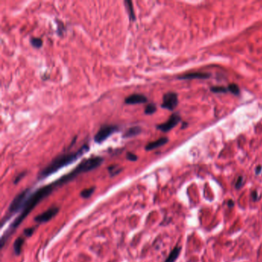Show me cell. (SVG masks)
<instances>
[{"label": "cell", "mask_w": 262, "mask_h": 262, "mask_svg": "<svg viewBox=\"0 0 262 262\" xmlns=\"http://www.w3.org/2000/svg\"><path fill=\"white\" fill-rule=\"evenodd\" d=\"M59 210V208H57V207H52V208H50L47 211H44L43 213L35 217V221H36L38 224L46 223L47 221H50L52 218H54L58 214Z\"/></svg>", "instance_id": "obj_7"}, {"label": "cell", "mask_w": 262, "mask_h": 262, "mask_svg": "<svg viewBox=\"0 0 262 262\" xmlns=\"http://www.w3.org/2000/svg\"><path fill=\"white\" fill-rule=\"evenodd\" d=\"M181 121V117L178 114H173L170 116V118L165 122L162 124H158L156 126L157 129L163 132H168L171 131L173 128L175 127L178 122Z\"/></svg>", "instance_id": "obj_6"}, {"label": "cell", "mask_w": 262, "mask_h": 262, "mask_svg": "<svg viewBox=\"0 0 262 262\" xmlns=\"http://www.w3.org/2000/svg\"><path fill=\"white\" fill-rule=\"evenodd\" d=\"M59 23L57 25V33H58V35H62L63 32H65V27L62 22L59 21Z\"/></svg>", "instance_id": "obj_22"}, {"label": "cell", "mask_w": 262, "mask_h": 262, "mask_svg": "<svg viewBox=\"0 0 262 262\" xmlns=\"http://www.w3.org/2000/svg\"><path fill=\"white\" fill-rule=\"evenodd\" d=\"M95 187H89V188L84 189L83 191L81 192V193H80L81 197H82L83 198H90V197L93 195V194L94 193V192H95Z\"/></svg>", "instance_id": "obj_17"}, {"label": "cell", "mask_w": 262, "mask_h": 262, "mask_svg": "<svg viewBox=\"0 0 262 262\" xmlns=\"http://www.w3.org/2000/svg\"><path fill=\"white\" fill-rule=\"evenodd\" d=\"M261 170H262V167H261V165L258 166V167L256 168V169H255V171H256V174H259L260 173H261Z\"/></svg>", "instance_id": "obj_27"}, {"label": "cell", "mask_w": 262, "mask_h": 262, "mask_svg": "<svg viewBox=\"0 0 262 262\" xmlns=\"http://www.w3.org/2000/svg\"><path fill=\"white\" fill-rule=\"evenodd\" d=\"M31 189L29 188L25 189L21 193L18 194L9 205V213H10V215H14L20 210L23 209L24 206L26 203V201L29 197V195H31Z\"/></svg>", "instance_id": "obj_3"}, {"label": "cell", "mask_w": 262, "mask_h": 262, "mask_svg": "<svg viewBox=\"0 0 262 262\" xmlns=\"http://www.w3.org/2000/svg\"><path fill=\"white\" fill-rule=\"evenodd\" d=\"M157 107L156 105L154 104V103H150V104L147 105L145 108V115H151L154 114V113L156 111Z\"/></svg>", "instance_id": "obj_16"}, {"label": "cell", "mask_w": 262, "mask_h": 262, "mask_svg": "<svg viewBox=\"0 0 262 262\" xmlns=\"http://www.w3.org/2000/svg\"><path fill=\"white\" fill-rule=\"evenodd\" d=\"M210 77V75L208 73H202V72H193V73H188V74H185L183 75H180V76L178 77V79H182V80H185V79H208V78Z\"/></svg>", "instance_id": "obj_11"}, {"label": "cell", "mask_w": 262, "mask_h": 262, "mask_svg": "<svg viewBox=\"0 0 262 262\" xmlns=\"http://www.w3.org/2000/svg\"><path fill=\"white\" fill-rule=\"evenodd\" d=\"M181 250H182L181 247L176 246L175 247H174V249L170 252L169 256L166 258L165 262H175L178 258L179 255H180Z\"/></svg>", "instance_id": "obj_13"}, {"label": "cell", "mask_w": 262, "mask_h": 262, "mask_svg": "<svg viewBox=\"0 0 262 262\" xmlns=\"http://www.w3.org/2000/svg\"><path fill=\"white\" fill-rule=\"evenodd\" d=\"M30 44L35 48H40L43 45V39L40 38H36V37H32L30 38Z\"/></svg>", "instance_id": "obj_15"}, {"label": "cell", "mask_w": 262, "mask_h": 262, "mask_svg": "<svg viewBox=\"0 0 262 262\" xmlns=\"http://www.w3.org/2000/svg\"><path fill=\"white\" fill-rule=\"evenodd\" d=\"M126 158H127V160H129V161H135L138 160V156L132 152H128L127 154H126Z\"/></svg>", "instance_id": "obj_21"}, {"label": "cell", "mask_w": 262, "mask_h": 262, "mask_svg": "<svg viewBox=\"0 0 262 262\" xmlns=\"http://www.w3.org/2000/svg\"><path fill=\"white\" fill-rule=\"evenodd\" d=\"M258 192L257 191H253L251 193V198L254 201H257L260 198V196H258Z\"/></svg>", "instance_id": "obj_26"}, {"label": "cell", "mask_w": 262, "mask_h": 262, "mask_svg": "<svg viewBox=\"0 0 262 262\" xmlns=\"http://www.w3.org/2000/svg\"><path fill=\"white\" fill-rule=\"evenodd\" d=\"M24 243V238L23 237H18L17 239L15 241L13 244V250L14 252L16 255H19L21 253V251H22V245H23Z\"/></svg>", "instance_id": "obj_14"}, {"label": "cell", "mask_w": 262, "mask_h": 262, "mask_svg": "<svg viewBox=\"0 0 262 262\" xmlns=\"http://www.w3.org/2000/svg\"><path fill=\"white\" fill-rule=\"evenodd\" d=\"M234 203L232 200H229L228 202V207H233L234 206Z\"/></svg>", "instance_id": "obj_28"}, {"label": "cell", "mask_w": 262, "mask_h": 262, "mask_svg": "<svg viewBox=\"0 0 262 262\" xmlns=\"http://www.w3.org/2000/svg\"><path fill=\"white\" fill-rule=\"evenodd\" d=\"M89 145L85 143L77 151L58 155L40 171L38 175V179L43 180V179L46 178L47 177L52 175L62 168L72 164L79 158H80L84 154L88 152L89 151Z\"/></svg>", "instance_id": "obj_1"}, {"label": "cell", "mask_w": 262, "mask_h": 262, "mask_svg": "<svg viewBox=\"0 0 262 262\" xmlns=\"http://www.w3.org/2000/svg\"><path fill=\"white\" fill-rule=\"evenodd\" d=\"M178 95L175 93H167L164 95L162 99V103L161 106L162 108L168 109L169 111H173L178 106Z\"/></svg>", "instance_id": "obj_5"}, {"label": "cell", "mask_w": 262, "mask_h": 262, "mask_svg": "<svg viewBox=\"0 0 262 262\" xmlns=\"http://www.w3.org/2000/svg\"><path fill=\"white\" fill-rule=\"evenodd\" d=\"M119 127L115 124H105L100 127L98 132L94 136V142L97 144H102L107 140L110 136L115 132H119Z\"/></svg>", "instance_id": "obj_4"}, {"label": "cell", "mask_w": 262, "mask_h": 262, "mask_svg": "<svg viewBox=\"0 0 262 262\" xmlns=\"http://www.w3.org/2000/svg\"><path fill=\"white\" fill-rule=\"evenodd\" d=\"M211 90L213 93H225L226 92L228 91V89H226V88L223 86L212 87V88H211Z\"/></svg>", "instance_id": "obj_20"}, {"label": "cell", "mask_w": 262, "mask_h": 262, "mask_svg": "<svg viewBox=\"0 0 262 262\" xmlns=\"http://www.w3.org/2000/svg\"><path fill=\"white\" fill-rule=\"evenodd\" d=\"M228 90L231 92L232 94H234V95H238L240 93V89H239L238 86L236 84H231V85H229Z\"/></svg>", "instance_id": "obj_19"}, {"label": "cell", "mask_w": 262, "mask_h": 262, "mask_svg": "<svg viewBox=\"0 0 262 262\" xmlns=\"http://www.w3.org/2000/svg\"><path fill=\"white\" fill-rule=\"evenodd\" d=\"M124 7H125L126 11H127L128 16H129V20L131 22H135L136 19V16H135V10H134L133 3L130 0H124Z\"/></svg>", "instance_id": "obj_12"}, {"label": "cell", "mask_w": 262, "mask_h": 262, "mask_svg": "<svg viewBox=\"0 0 262 262\" xmlns=\"http://www.w3.org/2000/svg\"><path fill=\"white\" fill-rule=\"evenodd\" d=\"M103 161H104V158L101 156H93L86 158V159H84L72 171L63 175L62 177L59 178L58 180L55 181L53 183L55 184L56 187L62 186L65 184H67L68 182L74 180L79 174H82V173L88 172V171H91L98 168L102 164Z\"/></svg>", "instance_id": "obj_2"}, {"label": "cell", "mask_w": 262, "mask_h": 262, "mask_svg": "<svg viewBox=\"0 0 262 262\" xmlns=\"http://www.w3.org/2000/svg\"><path fill=\"white\" fill-rule=\"evenodd\" d=\"M25 172H22V173H20V174H19V175H18L17 177L16 178L15 181H14V183H15V184H17L18 182H19V181H20L21 179H22V178H23L24 176H25Z\"/></svg>", "instance_id": "obj_25"}, {"label": "cell", "mask_w": 262, "mask_h": 262, "mask_svg": "<svg viewBox=\"0 0 262 262\" xmlns=\"http://www.w3.org/2000/svg\"><path fill=\"white\" fill-rule=\"evenodd\" d=\"M243 183H244L243 177L239 176V177L237 178V182H236V183H235V188H237V189L240 188V187L243 185Z\"/></svg>", "instance_id": "obj_23"}, {"label": "cell", "mask_w": 262, "mask_h": 262, "mask_svg": "<svg viewBox=\"0 0 262 262\" xmlns=\"http://www.w3.org/2000/svg\"><path fill=\"white\" fill-rule=\"evenodd\" d=\"M168 142H169V138H166V137H162V138L157 139L154 142H149V143L145 145V150L146 151H152V150L156 149V148H159V147L165 145V144L168 143Z\"/></svg>", "instance_id": "obj_9"}, {"label": "cell", "mask_w": 262, "mask_h": 262, "mask_svg": "<svg viewBox=\"0 0 262 262\" xmlns=\"http://www.w3.org/2000/svg\"><path fill=\"white\" fill-rule=\"evenodd\" d=\"M142 132V129L140 126H133L129 129H128L125 132H124L122 138H130L133 137L138 136L140 135Z\"/></svg>", "instance_id": "obj_10"}, {"label": "cell", "mask_w": 262, "mask_h": 262, "mask_svg": "<svg viewBox=\"0 0 262 262\" xmlns=\"http://www.w3.org/2000/svg\"><path fill=\"white\" fill-rule=\"evenodd\" d=\"M108 170L110 175L115 176L116 174H119L122 171V168H119L118 165H111L108 168Z\"/></svg>", "instance_id": "obj_18"}, {"label": "cell", "mask_w": 262, "mask_h": 262, "mask_svg": "<svg viewBox=\"0 0 262 262\" xmlns=\"http://www.w3.org/2000/svg\"><path fill=\"white\" fill-rule=\"evenodd\" d=\"M34 228H26L25 231H24V234H25V236L27 237H30L32 234H33Z\"/></svg>", "instance_id": "obj_24"}, {"label": "cell", "mask_w": 262, "mask_h": 262, "mask_svg": "<svg viewBox=\"0 0 262 262\" xmlns=\"http://www.w3.org/2000/svg\"><path fill=\"white\" fill-rule=\"evenodd\" d=\"M148 102V98L142 94L135 93L126 97L124 103L127 105H138L145 104Z\"/></svg>", "instance_id": "obj_8"}]
</instances>
